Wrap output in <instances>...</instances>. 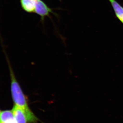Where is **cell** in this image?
<instances>
[{
  "label": "cell",
  "mask_w": 123,
  "mask_h": 123,
  "mask_svg": "<svg viewBox=\"0 0 123 123\" xmlns=\"http://www.w3.org/2000/svg\"><path fill=\"white\" fill-rule=\"evenodd\" d=\"M6 56L11 76V90L12 99L14 105L21 108L25 113H26L31 110L29 107L27 97L24 93L20 85L17 80L11 63L6 55Z\"/></svg>",
  "instance_id": "cell-1"
},
{
  "label": "cell",
  "mask_w": 123,
  "mask_h": 123,
  "mask_svg": "<svg viewBox=\"0 0 123 123\" xmlns=\"http://www.w3.org/2000/svg\"><path fill=\"white\" fill-rule=\"evenodd\" d=\"M35 13L40 16L43 22L45 17H50V13L54 14L52 9L49 8L42 0H37Z\"/></svg>",
  "instance_id": "cell-2"
},
{
  "label": "cell",
  "mask_w": 123,
  "mask_h": 123,
  "mask_svg": "<svg viewBox=\"0 0 123 123\" xmlns=\"http://www.w3.org/2000/svg\"><path fill=\"white\" fill-rule=\"evenodd\" d=\"M12 110L17 123H28L27 117L22 108L14 105Z\"/></svg>",
  "instance_id": "cell-3"
},
{
  "label": "cell",
  "mask_w": 123,
  "mask_h": 123,
  "mask_svg": "<svg viewBox=\"0 0 123 123\" xmlns=\"http://www.w3.org/2000/svg\"><path fill=\"white\" fill-rule=\"evenodd\" d=\"M23 11L27 13H35L37 0H19Z\"/></svg>",
  "instance_id": "cell-4"
},
{
  "label": "cell",
  "mask_w": 123,
  "mask_h": 123,
  "mask_svg": "<svg viewBox=\"0 0 123 123\" xmlns=\"http://www.w3.org/2000/svg\"><path fill=\"white\" fill-rule=\"evenodd\" d=\"M1 123H17L14 118L12 110H5L1 111L0 114Z\"/></svg>",
  "instance_id": "cell-5"
},
{
  "label": "cell",
  "mask_w": 123,
  "mask_h": 123,
  "mask_svg": "<svg viewBox=\"0 0 123 123\" xmlns=\"http://www.w3.org/2000/svg\"><path fill=\"white\" fill-rule=\"evenodd\" d=\"M111 3L116 17L123 24V6L116 0H108Z\"/></svg>",
  "instance_id": "cell-6"
},
{
  "label": "cell",
  "mask_w": 123,
  "mask_h": 123,
  "mask_svg": "<svg viewBox=\"0 0 123 123\" xmlns=\"http://www.w3.org/2000/svg\"><path fill=\"white\" fill-rule=\"evenodd\" d=\"M1 110H0V113H1Z\"/></svg>",
  "instance_id": "cell-7"
},
{
  "label": "cell",
  "mask_w": 123,
  "mask_h": 123,
  "mask_svg": "<svg viewBox=\"0 0 123 123\" xmlns=\"http://www.w3.org/2000/svg\"></svg>",
  "instance_id": "cell-8"
}]
</instances>
